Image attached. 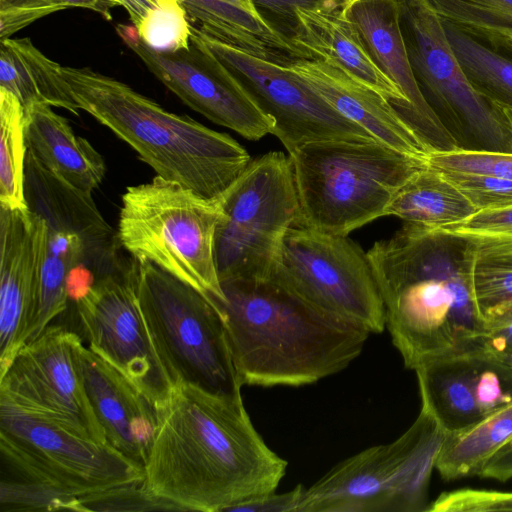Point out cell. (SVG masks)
<instances>
[{"label":"cell","instance_id":"41","mask_svg":"<svg viewBox=\"0 0 512 512\" xmlns=\"http://www.w3.org/2000/svg\"><path fill=\"white\" fill-rule=\"evenodd\" d=\"M56 12L67 8H85L110 16L107 5H114L111 0H45Z\"/></svg>","mask_w":512,"mask_h":512},{"label":"cell","instance_id":"11","mask_svg":"<svg viewBox=\"0 0 512 512\" xmlns=\"http://www.w3.org/2000/svg\"><path fill=\"white\" fill-rule=\"evenodd\" d=\"M219 201L215 254L220 281L266 278L297 219L288 156L272 151L251 160Z\"/></svg>","mask_w":512,"mask_h":512},{"label":"cell","instance_id":"20","mask_svg":"<svg viewBox=\"0 0 512 512\" xmlns=\"http://www.w3.org/2000/svg\"><path fill=\"white\" fill-rule=\"evenodd\" d=\"M74 356L107 442L144 467L156 433L157 410L123 374L85 347L81 337Z\"/></svg>","mask_w":512,"mask_h":512},{"label":"cell","instance_id":"43","mask_svg":"<svg viewBox=\"0 0 512 512\" xmlns=\"http://www.w3.org/2000/svg\"><path fill=\"white\" fill-rule=\"evenodd\" d=\"M463 236V235H462ZM467 237V236H466ZM477 244L512 263V239L469 237Z\"/></svg>","mask_w":512,"mask_h":512},{"label":"cell","instance_id":"18","mask_svg":"<svg viewBox=\"0 0 512 512\" xmlns=\"http://www.w3.org/2000/svg\"><path fill=\"white\" fill-rule=\"evenodd\" d=\"M421 405L448 433L463 430L512 401V367L480 341L414 369Z\"/></svg>","mask_w":512,"mask_h":512},{"label":"cell","instance_id":"23","mask_svg":"<svg viewBox=\"0 0 512 512\" xmlns=\"http://www.w3.org/2000/svg\"><path fill=\"white\" fill-rule=\"evenodd\" d=\"M33 274L31 213L0 207V375L23 345Z\"/></svg>","mask_w":512,"mask_h":512},{"label":"cell","instance_id":"21","mask_svg":"<svg viewBox=\"0 0 512 512\" xmlns=\"http://www.w3.org/2000/svg\"><path fill=\"white\" fill-rule=\"evenodd\" d=\"M288 66L337 112L376 140L412 156L430 153L388 100L343 71L319 59H299Z\"/></svg>","mask_w":512,"mask_h":512},{"label":"cell","instance_id":"13","mask_svg":"<svg viewBox=\"0 0 512 512\" xmlns=\"http://www.w3.org/2000/svg\"><path fill=\"white\" fill-rule=\"evenodd\" d=\"M267 277L370 333L386 328L367 252L348 236L292 226Z\"/></svg>","mask_w":512,"mask_h":512},{"label":"cell","instance_id":"22","mask_svg":"<svg viewBox=\"0 0 512 512\" xmlns=\"http://www.w3.org/2000/svg\"><path fill=\"white\" fill-rule=\"evenodd\" d=\"M295 17L292 39L298 46L384 97L405 121L410 110L407 98L372 61L342 7L298 10Z\"/></svg>","mask_w":512,"mask_h":512},{"label":"cell","instance_id":"9","mask_svg":"<svg viewBox=\"0 0 512 512\" xmlns=\"http://www.w3.org/2000/svg\"><path fill=\"white\" fill-rule=\"evenodd\" d=\"M139 306L173 386L188 383L209 392L241 394L224 322L200 291L150 262H138Z\"/></svg>","mask_w":512,"mask_h":512},{"label":"cell","instance_id":"39","mask_svg":"<svg viewBox=\"0 0 512 512\" xmlns=\"http://www.w3.org/2000/svg\"><path fill=\"white\" fill-rule=\"evenodd\" d=\"M303 490L304 486L298 484L287 492L273 491L242 502L229 512H298Z\"/></svg>","mask_w":512,"mask_h":512},{"label":"cell","instance_id":"32","mask_svg":"<svg viewBox=\"0 0 512 512\" xmlns=\"http://www.w3.org/2000/svg\"><path fill=\"white\" fill-rule=\"evenodd\" d=\"M137 29L140 39L159 52L189 49L192 24L179 2L154 11Z\"/></svg>","mask_w":512,"mask_h":512},{"label":"cell","instance_id":"4","mask_svg":"<svg viewBox=\"0 0 512 512\" xmlns=\"http://www.w3.org/2000/svg\"><path fill=\"white\" fill-rule=\"evenodd\" d=\"M79 108L126 142L165 180L219 200L251 162L229 134L165 110L129 85L90 68L63 66Z\"/></svg>","mask_w":512,"mask_h":512},{"label":"cell","instance_id":"2","mask_svg":"<svg viewBox=\"0 0 512 512\" xmlns=\"http://www.w3.org/2000/svg\"><path fill=\"white\" fill-rule=\"evenodd\" d=\"M367 256L384 303L386 328L406 368L414 370L483 337L468 237L407 223L377 241Z\"/></svg>","mask_w":512,"mask_h":512},{"label":"cell","instance_id":"34","mask_svg":"<svg viewBox=\"0 0 512 512\" xmlns=\"http://www.w3.org/2000/svg\"><path fill=\"white\" fill-rule=\"evenodd\" d=\"M479 210L512 207V180L467 172H441Z\"/></svg>","mask_w":512,"mask_h":512},{"label":"cell","instance_id":"31","mask_svg":"<svg viewBox=\"0 0 512 512\" xmlns=\"http://www.w3.org/2000/svg\"><path fill=\"white\" fill-rule=\"evenodd\" d=\"M441 19L478 31L512 34V0H425Z\"/></svg>","mask_w":512,"mask_h":512},{"label":"cell","instance_id":"7","mask_svg":"<svg viewBox=\"0 0 512 512\" xmlns=\"http://www.w3.org/2000/svg\"><path fill=\"white\" fill-rule=\"evenodd\" d=\"M121 203V246L136 261L150 262L191 285L217 308L225 299L215 254L220 201L155 176L127 187Z\"/></svg>","mask_w":512,"mask_h":512},{"label":"cell","instance_id":"36","mask_svg":"<svg viewBox=\"0 0 512 512\" xmlns=\"http://www.w3.org/2000/svg\"><path fill=\"white\" fill-rule=\"evenodd\" d=\"M262 17L278 32L292 39L298 10L341 8L347 0H252Z\"/></svg>","mask_w":512,"mask_h":512},{"label":"cell","instance_id":"28","mask_svg":"<svg viewBox=\"0 0 512 512\" xmlns=\"http://www.w3.org/2000/svg\"><path fill=\"white\" fill-rule=\"evenodd\" d=\"M477 209L443 174L427 166L397 192L386 211L408 224L443 229L461 223Z\"/></svg>","mask_w":512,"mask_h":512},{"label":"cell","instance_id":"40","mask_svg":"<svg viewBox=\"0 0 512 512\" xmlns=\"http://www.w3.org/2000/svg\"><path fill=\"white\" fill-rule=\"evenodd\" d=\"M128 13L135 28H138L154 11L171 6L179 0H111Z\"/></svg>","mask_w":512,"mask_h":512},{"label":"cell","instance_id":"33","mask_svg":"<svg viewBox=\"0 0 512 512\" xmlns=\"http://www.w3.org/2000/svg\"><path fill=\"white\" fill-rule=\"evenodd\" d=\"M429 167L440 172L488 174L512 180V153L474 149L430 152Z\"/></svg>","mask_w":512,"mask_h":512},{"label":"cell","instance_id":"6","mask_svg":"<svg viewBox=\"0 0 512 512\" xmlns=\"http://www.w3.org/2000/svg\"><path fill=\"white\" fill-rule=\"evenodd\" d=\"M288 158L298 197L294 226L340 236L386 216L401 187L427 166V157L374 139L311 142Z\"/></svg>","mask_w":512,"mask_h":512},{"label":"cell","instance_id":"38","mask_svg":"<svg viewBox=\"0 0 512 512\" xmlns=\"http://www.w3.org/2000/svg\"><path fill=\"white\" fill-rule=\"evenodd\" d=\"M54 12L45 0H0V39Z\"/></svg>","mask_w":512,"mask_h":512},{"label":"cell","instance_id":"5","mask_svg":"<svg viewBox=\"0 0 512 512\" xmlns=\"http://www.w3.org/2000/svg\"><path fill=\"white\" fill-rule=\"evenodd\" d=\"M0 450L6 481L32 510L87 511L103 493L144 480V467L108 442L1 398Z\"/></svg>","mask_w":512,"mask_h":512},{"label":"cell","instance_id":"27","mask_svg":"<svg viewBox=\"0 0 512 512\" xmlns=\"http://www.w3.org/2000/svg\"><path fill=\"white\" fill-rule=\"evenodd\" d=\"M0 89L14 95L25 109L45 104L76 116L81 110L64 78L63 66L43 54L29 38L1 39Z\"/></svg>","mask_w":512,"mask_h":512},{"label":"cell","instance_id":"30","mask_svg":"<svg viewBox=\"0 0 512 512\" xmlns=\"http://www.w3.org/2000/svg\"><path fill=\"white\" fill-rule=\"evenodd\" d=\"M25 108L0 89V207L29 212L25 195L28 147Z\"/></svg>","mask_w":512,"mask_h":512},{"label":"cell","instance_id":"8","mask_svg":"<svg viewBox=\"0 0 512 512\" xmlns=\"http://www.w3.org/2000/svg\"><path fill=\"white\" fill-rule=\"evenodd\" d=\"M448 432L421 405L396 440L341 461L303 490L298 512H420Z\"/></svg>","mask_w":512,"mask_h":512},{"label":"cell","instance_id":"25","mask_svg":"<svg viewBox=\"0 0 512 512\" xmlns=\"http://www.w3.org/2000/svg\"><path fill=\"white\" fill-rule=\"evenodd\" d=\"M190 22L212 37L255 56L288 65L313 59L294 41L274 29L252 0H179Z\"/></svg>","mask_w":512,"mask_h":512},{"label":"cell","instance_id":"17","mask_svg":"<svg viewBox=\"0 0 512 512\" xmlns=\"http://www.w3.org/2000/svg\"><path fill=\"white\" fill-rule=\"evenodd\" d=\"M116 30L154 76L194 111L248 140L272 134L273 120L193 35L189 49L159 52L140 39L137 29L119 24Z\"/></svg>","mask_w":512,"mask_h":512},{"label":"cell","instance_id":"12","mask_svg":"<svg viewBox=\"0 0 512 512\" xmlns=\"http://www.w3.org/2000/svg\"><path fill=\"white\" fill-rule=\"evenodd\" d=\"M397 2L415 80L457 147L512 153V128L502 107L471 86L447 41L440 18L425 0Z\"/></svg>","mask_w":512,"mask_h":512},{"label":"cell","instance_id":"24","mask_svg":"<svg viewBox=\"0 0 512 512\" xmlns=\"http://www.w3.org/2000/svg\"><path fill=\"white\" fill-rule=\"evenodd\" d=\"M25 117L28 151L58 180L92 196L106 174L102 155L49 105H33Z\"/></svg>","mask_w":512,"mask_h":512},{"label":"cell","instance_id":"26","mask_svg":"<svg viewBox=\"0 0 512 512\" xmlns=\"http://www.w3.org/2000/svg\"><path fill=\"white\" fill-rule=\"evenodd\" d=\"M435 469L445 481L480 476L512 478V401L481 421L448 433Z\"/></svg>","mask_w":512,"mask_h":512},{"label":"cell","instance_id":"19","mask_svg":"<svg viewBox=\"0 0 512 512\" xmlns=\"http://www.w3.org/2000/svg\"><path fill=\"white\" fill-rule=\"evenodd\" d=\"M345 18L364 49L407 98L410 110L405 122L429 152L457 149V143L428 104L413 75L399 22L397 0H347Z\"/></svg>","mask_w":512,"mask_h":512},{"label":"cell","instance_id":"14","mask_svg":"<svg viewBox=\"0 0 512 512\" xmlns=\"http://www.w3.org/2000/svg\"><path fill=\"white\" fill-rule=\"evenodd\" d=\"M137 261L94 280L75 304L89 348L123 374L159 409L173 384L158 357L136 289Z\"/></svg>","mask_w":512,"mask_h":512},{"label":"cell","instance_id":"1","mask_svg":"<svg viewBox=\"0 0 512 512\" xmlns=\"http://www.w3.org/2000/svg\"><path fill=\"white\" fill-rule=\"evenodd\" d=\"M286 468L255 429L241 394L179 383L157 409L142 487L169 510L229 512L276 491Z\"/></svg>","mask_w":512,"mask_h":512},{"label":"cell","instance_id":"29","mask_svg":"<svg viewBox=\"0 0 512 512\" xmlns=\"http://www.w3.org/2000/svg\"><path fill=\"white\" fill-rule=\"evenodd\" d=\"M440 20L447 41L474 90L499 106L512 108V58L465 27Z\"/></svg>","mask_w":512,"mask_h":512},{"label":"cell","instance_id":"3","mask_svg":"<svg viewBox=\"0 0 512 512\" xmlns=\"http://www.w3.org/2000/svg\"><path fill=\"white\" fill-rule=\"evenodd\" d=\"M220 283L217 309L242 385L315 383L345 369L371 334L269 277Z\"/></svg>","mask_w":512,"mask_h":512},{"label":"cell","instance_id":"16","mask_svg":"<svg viewBox=\"0 0 512 512\" xmlns=\"http://www.w3.org/2000/svg\"><path fill=\"white\" fill-rule=\"evenodd\" d=\"M79 334L49 325L0 375V398L36 411L86 438L107 442L74 356Z\"/></svg>","mask_w":512,"mask_h":512},{"label":"cell","instance_id":"37","mask_svg":"<svg viewBox=\"0 0 512 512\" xmlns=\"http://www.w3.org/2000/svg\"><path fill=\"white\" fill-rule=\"evenodd\" d=\"M441 230L467 237L512 239V207L479 210L461 223Z\"/></svg>","mask_w":512,"mask_h":512},{"label":"cell","instance_id":"35","mask_svg":"<svg viewBox=\"0 0 512 512\" xmlns=\"http://www.w3.org/2000/svg\"><path fill=\"white\" fill-rule=\"evenodd\" d=\"M426 511H512V492L464 488L441 493Z\"/></svg>","mask_w":512,"mask_h":512},{"label":"cell","instance_id":"15","mask_svg":"<svg viewBox=\"0 0 512 512\" xmlns=\"http://www.w3.org/2000/svg\"><path fill=\"white\" fill-rule=\"evenodd\" d=\"M192 35L234 75L274 122L272 134L288 153L331 139L376 140L302 81L288 65L255 56L192 26Z\"/></svg>","mask_w":512,"mask_h":512},{"label":"cell","instance_id":"44","mask_svg":"<svg viewBox=\"0 0 512 512\" xmlns=\"http://www.w3.org/2000/svg\"><path fill=\"white\" fill-rule=\"evenodd\" d=\"M502 107V110L510 124V127L512 128V108L511 107H504V106H501Z\"/></svg>","mask_w":512,"mask_h":512},{"label":"cell","instance_id":"10","mask_svg":"<svg viewBox=\"0 0 512 512\" xmlns=\"http://www.w3.org/2000/svg\"><path fill=\"white\" fill-rule=\"evenodd\" d=\"M25 195L32 221L34 274L23 345L65 312L71 274L88 252L113 239L92 196L74 190L42 167L27 172Z\"/></svg>","mask_w":512,"mask_h":512},{"label":"cell","instance_id":"42","mask_svg":"<svg viewBox=\"0 0 512 512\" xmlns=\"http://www.w3.org/2000/svg\"><path fill=\"white\" fill-rule=\"evenodd\" d=\"M463 27V26H462ZM468 29V28H466ZM496 50L512 58V34L468 29Z\"/></svg>","mask_w":512,"mask_h":512}]
</instances>
